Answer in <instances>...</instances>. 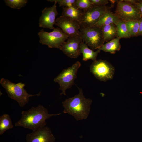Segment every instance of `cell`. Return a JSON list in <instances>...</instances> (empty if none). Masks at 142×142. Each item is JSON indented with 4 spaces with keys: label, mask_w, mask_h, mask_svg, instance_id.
<instances>
[{
    "label": "cell",
    "mask_w": 142,
    "mask_h": 142,
    "mask_svg": "<svg viewBox=\"0 0 142 142\" xmlns=\"http://www.w3.org/2000/svg\"><path fill=\"white\" fill-rule=\"evenodd\" d=\"M90 69L97 79L103 82L112 79L115 71L114 67L110 63L101 59L93 61Z\"/></svg>",
    "instance_id": "7"
},
{
    "label": "cell",
    "mask_w": 142,
    "mask_h": 142,
    "mask_svg": "<svg viewBox=\"0 0 142 142\" xmlns=\"http://www.w3.org/2000/svg\"><path fill=\"white\" fill-rule=\"evenodd\" d=\"M134 5L139 9L142 16V0L138 1Z\"/></svg>",
    "instance_id": "26"
},
{
    "label": "cell",
    "mask_w": 142,
    "mask_h": 142,
    "mask_svg": "<svg viewBox=\"0 0 142 142\" xmlns=\"http://www.w3.org/2000/svg\"><path fill=\"white\" fill-rule=\"evenodd\" d=\"M116 26V37L128 38L131 37L127 28L126 22L120 19Z\"/></svg>",
    "instance_id": "20"
},
{
    "label": "cell",
    "mask_w": 142,
    "mask_h": 142,
    "mask_svg": "<svg viewBox=\"0 0 142 142\" xmlns=\"http://www.w3.org/2000/svg\"><path fill=\"white\" fill-rule=\"evenodd\" d=\"M80 49L82 54V60L84 61H87L89 60H92L93 61L96 60V58L100 50L97 49L95 51L90 49L88 46L82 41L80 44Z\"/></svg>",
    "instance_id": "16"
},
{
    "label": "cell",
    "mask_w": 142,
    "mask_h": 142,
    "mask_svg": "<svg viewBox=\"0 0 142 142\" xmlns=\"http://www.w3.org/2000/svg\"><path fill=\"white\" fill-rule=\"evenodd\" d=\"M21 113L20 119L15 123V126L29 129L33 131L46 126L47 120L60 114H50L46 108L40 104L36 107H31L27 111H23Z\"/></svg>",
    "instance_id": "1"
},
{
    "label": "cell",
    "mask_w": 142,
    "mask_h": 142,
    "mask_svg": "<svg viewBox=\"0 0 142 142\" xmlns=\"http://www.w3.org/2000/svg\"><path fill=\"white\" fill-rule=\"evenodd\" d=\"M55 25L69 37L79 36L81 28L80 24L69 18L60 16L56 19Z\"/></svg>",
    "instance_id": "11"
},
{
    "label": "cell",
    "mask_w": 142,
    "mask_h": 142,
    "mask_svg": "<svg viewBox=\"0 0 142 142\" xmlns=\"http://www.w3.org/2000/svg\"><path fill=\"white\" fill-rule=\"evenodd\" d=\"M83 13L82 10L74 5L70 7H63L61 14L62 16L69 18L79 23Z\"/></svg>",
    "instance_id": "14"
},
{
    "label": "cell",
    "mask_w": 142,
    "mask_h": 142,
    "mask_svg": "<svg viewBox=\"0 0 142 142\" xmlns=\"http://www.w3.org/2000/svg\"><path fill=\"white\" fill-rule=\"evenodd\" d=\"M75 5L83 11L86 10L93 6L90 0H76Z\"/></svg>",
    "instance_id": "23"
},
{
    "label": "cell",
    "mask_w": 142,
    "mask_h": 142,
    "mask_svg": "<svg viewBox=\"0 0 142 142\" xmlns=\"http://www.w3.org/2000/svg\"><path fill=\"white\" fill-rule=\"evenodd\" d=\"M104 42H108L116 37V26L114 24L104 25L101 27Z\"/></svg>",
    "instance_id": "18"
},
{
    "label": "cell",
    "mask_w": 142,
    "mask_h": 142,
    "mask_svg": "<svg viewBox=\"0 0 142 142\" xmlns=\"http://www.w3.org/2000/svg\"><path fill=\"white\" fill-rule=\"evenodd\" d=\"M79 35L93 49H98L105 42L101 27L95 25L81 28Z\"/></svg>",
    "instance_id": "4"
},
{
    "label": "cell",
    "mask_w": 142,
    "mask_h": 142,
    "mask_svg": "<svg viewBox=\"0 0 142 142\" xmlns=\"http://www.w3.org/2000/svg\"><path fill=\"white\" fill-rule=\"evenodd\" d=\"M115 14L120 19L125 22L140 20L142 18L140 11L135 5L124 0L118 2Z\"/></svg>",
    "instance_id": "8"
},
{
    "label": "cell",
    "mask_w": 142,
    "mask_h": 142,
    "mask_svg": "<svg viewBox=\"0 0 142 142\" xmlns=\"http://www.w3.org/2000/svg\"><path fill=\"white\" fill-rule=\"evenodd\" d=\"M140 22V20L126 22L128 32L131 37L138 36Z\"/></svg>",
    "instance_id": "21"
},
{
    "label": "cell",
    "mask_w": 142,
    "mask_h": 142,
    "mask_svg": "<svg viewBox=\"0 0 142 142\" xmlns=\"http://www.w3.org/2000/svg\"><path fill=\"white\" fill-rule=\"evenodd\" d=\"M51 2H54L51 7L45 8L42 11V14L39 19V26L43 28L53 30L55 27L56 17L58 14L57 9V2L54 0H48Z\"/></svg>",
    "instance_id": "10"
},
{
    "label": "cell",
    "mask_w": 142,
    "mask_h": 142,
    "mask_svg": "<svg viewBox=\"0 0 142 142\" xmlns=\"http://www.w3.org/2000/svg\"><path fill=\"white\" fill-rule=\"evenodd\" d=\"M142 35V18L140 20L139 29L138 36Z\"/></svg>",
    "instance_id": "27"
},
{
    "label": "cell",
    "mask_w": 142,
    "mask_h": 142,
    "mask_svg": "<svg viewBox=\"0 0 142 142\" xmlns=\"http://www.w3.org/2000/svg\"><path fill=\"white\" fill-rule=\"evenodd\" d=\"M82 41L80 35L69 37L62 44L60 50L71 58H77L81 54L80 44Z\"/></svg>",
    "instance_id": "12"
},
{
    "label": "cell",
    "mask_w": 142,
    "mask_h": 142,
    "mask_svg": "<svg viewBox=\"0 0 142 142\" xmlns=\"http://www.w3.org/2000/svg\"><path fill=\"white\" fill-rule=\"evenodd\" d=\"M0 83L5 89L9 97L16 101L22 107L24 106L29 101L30 97L41 95V92L37 94H29L24 89V84L19 82L17 84L13 83L8 79L2 78Z\"/></svg>",
    "instance_id": "3"
},
{
    "label": "cell",
    "mask_w": 142,
    "mask_h": 142,
    "mask_svg": "<svg viewBox=\"0 0 142 142\" xmlns=\"http://www.w3.org/2000/svg\"><path fill=\"white\" fill-rule=\"evenodd\" d=\"M79 93L74 97L67 99L62 102L63 112L73 116L77 121L86 119L90 110L92 100L86 98L82 89L78 87Z\"/></svg>",
    "instance_id": "2"
},
{
    "label": "cell",
    "mask_w": 142,
    "mask_h": 142,
    "mask_svg": "<svg viewBox=\"0 0 142 142\" xmlns=\"http://www.w3.org/2000/svg\"><path fill=\"white\" fill-rule=\"evenodd\" d=\"M38 35L39 42L42 44L47 45L49 48L59 49L69 37L58 27L55 28L50 32L44 31L42 29L38 33Z\"/></svg>",
    "instance_id": "5"
},
{
    "label": "cell",
    "mask_w": 142,
    "mask_h": 142,
    "mask_svg": "<svg viewBox=\"0 0 142 142\" xmlns=\"http://www.w3.org/2000/svg\"><path fill=\"white\" fill-rule=\"evenodd\" d=\"M120 19L115 14L109 11L94 25L100 27L104 25L111 24L116 25Z\"/></svg>",
    "instance_id": "15"
},
{
    "label": "cell",
    "mask_w": 142,
    "mask_h": 142,
    "mask_svg": "<svg viewBox=\"0 0 142 142\" xmlns=\"http://www.w3.org/2000/svg\"><path fill=\"white\" fill-rule=\"evenodd\" d=\"M26 142H55V138L50 129L45 126L27 134Z\"/></svg>",
    "instance_id": "13"
},
{
    "label": "cell",
    "mask_w": 142,
    "mask_h": 142,
    "mask_svg": "<svg viewBox=\"0 0 142 142\" xmlns=\"http://www.w3.org/2000/svg\"><path fill=\"white\" fill-rule=\"evenodd\" d=\"M13 125L10 116L4 113L0 116V135L3 134L6 131L12 129Z\"/></svg>",
    "instance_id": "19"
},
{
    "label": "cell",
    "mask_w": 142,
    "mask_h": 142,
    "mask_svg": "<svg viewBox=\"0 0 142 142\" xmlns=\"http://www.w3.org/2000/svg\"><path fill=\"white\" fill-rule=\"evenodd\" d=\"M93 6H105L109 3L107 0H90Z\"/></svg>",
    "instance_id": "25"
},
{
    "label": "cell",
    "mask_w": 142,
    "mask_h": 142,
    "mask_svg": "<svg viewBox=\"0 0 142 142\" xmlns=\"http://www.w3.org/2000/svg\"><path fill=\"white\" fill-rule=\"evenodd\" d=\"M120 39L118 37L115 38L104 44L98 49L105 52L114 54L116 51H119L121 48Z\"/></svg>",
    "instance_id": "17"
},
{
    "label": "cell",
    "mask_w": 142,
    "mask_h": 142,
    "mask_svg": "<svg viewBox=\"0 0 142 142\" xmlns=\"http://www.w3.org/2000/svg\"><path fill=\"white\" fill-rule=\"evenodd\" d=\"M57 2L60 7H70L75 5L76 0H54Z\"/></svg>",
    "instance_id": "24"
},
{
    "label": "cell",
    "mask_w": 142,
    "mask_h": 142,
    "mask_svg": "<svg viewBox=\"0 0 142 142\" xmlns=\"http://www.w3.org/2000/svg\"><path fill=\"white\" fill-rule=\"evenodd\" d=\"M109 11L108 8L105 6H94L83 11V14L79 22L81 28L94 25Z\"/></svg>",
    "instance_id": "9"
},
{
    "label": "cell",
    "mask_w": 142,
    "mask_h": 142,
    "mask_svg": "<svg viewBox=\"0 0 142 142\" xmlns=\"http://www.w3.org/2000/svg\"><path fill=\"white\" fill-rule=\"evenodd\" d=\"M6 4L13 9H20L24 7L28 2L27 0H5Z\"/></svg>",
    "instance_id": "22"
},
{
    "label": "cell",
    "mask_w": 142,
    "mask_h": 142,
    "mask_svg": "<svg viewBox=\"0 0 142 142\" xmlns=\"http://www.w3.org/2000/svg\"><path fill=\"white\" fill-rule=\"evenodd\" d=\"M81 65L80 62L77 61L72 66L64 69L54 79V81L58 83L60 86L59 89L61 90L60 95H66V91L71 88L74 84L77 77V72Z\"/></svg>",
    "instance_id": "6"
}]
</instances>
